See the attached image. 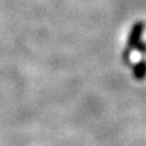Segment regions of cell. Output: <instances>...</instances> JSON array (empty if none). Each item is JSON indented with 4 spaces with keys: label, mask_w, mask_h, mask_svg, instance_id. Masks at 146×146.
I'll list each match as a JSON object with an SVG mask.
<instances>
[{
    "label": "cell",
    "mask_w": 146,
    "mask_h": 146,
    "mask_svg": "<svg viewBox=\"0 0 146 146\" xmlns=\"http://www.w3.org/2000/svg\"><path fill=\"white\" fill-rule=\"evenodd\" d=\"M144 28H145V25L141 22L136 23L132 27L128 36V49H136V46L141 42V35L144 32Z\"/></svg>",
    "instance_id": "cell-1"
},
{
    "label": "cell",
    "mask_w": 146,
    "mask_h": 146,
    "mask_svg": "<svg viewBox=\"0 0 146 146\" xmlns=\"http://www.w3.org/2000/svg\"><path fill=\"white\" fill-rule=\"evenodd\" d=\"M133 71H135V74H136L137 78L145 77V74H146V62L142 60V62H140V63H137L136 66H135Z\"/></svg>",
    "instance_id": "cell-2"
}]
</instances>
